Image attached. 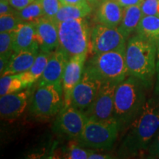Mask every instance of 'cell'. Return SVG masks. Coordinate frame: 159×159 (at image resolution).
I'll list each match as a JSON object with an SVG mask.
<instances>
[{"label": "cell", "instance_id": "cell-1", "mask_svg": "<svg viewBox=\"0 0 159 159\" xmlns=\"http://www.w3.org/2000/svg\"><path fill=\"white\" fill-rule=\"evenodd\" d=\"M159 130V98L148 99L142 112L131 122L119 149L125 156H136L148 150Z\"/></svg>", "mask_w": 159, "mask_h": 159}, {"label": "cell", "instance_id": "cell-2", "mask_svg": "<svg viewBox=\"0 0 159 159\" xmlns=\"http://www.w3.org/2000/svg\"><path fill=\"white\" fill-rule=\"evenodd\" d=\"M148 88L141 80L128 76L117 85L114 116L121 130L127 128L142 112L147 102Z\"/></svg>", "mask_w": 159, "mask_h": 159}, {"label": "cell", "instance_id": "cell-3", "mask_svg": "<svg viewBox=\"0 0 159 159\" xmlns=\"http://www.w3.org/2000/svg\"><path fill=\"white\" fill-rule=\"evenodd\" d=\"M157 52L158 47L140 35L129 39L125 52L128 76L137 77L150 89L156 75Z\"/></svg>", "mask_w": 159, "mask_h": 159}, {"label": "cell", "instance_id": "cell-4", "mask_svg": "<svg viewBox=\"0 0 159 159\" xmlns=\"http://www.w3.org/2000/svg\"><path fill=\"white\" fill-rule=\"evenodd\" d=\"M125 52L126 48H123L94 54L87 62L85 68L102 84L105 83H120L128 76Z\"/></svg>", "mask_w": 159, "mask_h": 159}, {"label": "cell", "instance_id": "cell-5", "mask_svg": "<svg viewBox=\"0 0 159 159\" xmlns=\"http://www.w3.org/2000/svg\"><path fill=\"white\" fill-rule=\"evenodd\" d=\"M59 48L69 59L88 53L91 48V31L84 18L69 19L57 23Z\"/></svg>", "mask_w": 159, "mask_h": 159}, {"label": "cell", "instance_id": "cell-6", "mask_svg": "<svg viewBox=\"0 0 159 159\" xmlns=\"http://www.w3.org/2000/svg\"><path fill=\"white\" fill-rule=\"evenodd\" d=\"M120 130V126L115 119L108 121L89 119L76 142L83 148L109 150L116 142Z\"/></svg>", "mask_w": 159, "mask_h": 159}, {"label": "cell", "instance_id": "cell-7", "mask_svg": "<svg viewBox=\"0 0 159 159\" xmlns=\"http://www.w3.org/2000/svg\"><path fill=\"white\" fill-rule=\"evenodd\" d=\"M64 105L62 85L38 84L30 98V112L41 119H49L58 114Z\"/></svg>", "mask_w": 159, "mask_h": 159}, {"label": "cell", "instance_id": "cell-8", "mask_svg": "<svg viewBox=\"0 0 159 159\" xmlns=\"http://www.w3.org/2000/svg\"><path fill=\"white\" fill-rule=\"evenodd\" d=\"M88 119L84 112L71 105L63 107L53 125V130L57 134L77 141Z\"/></svg>", "mask_w": 159, "mask_h": 159}, {"label": "cell", "instance_id": "cell-9", "mask_svg": "<svg viewBox=\"0 0 159 159\" xmlns=\"http://www.w3.org/2000/svg\"><path fill=\"white\" fill-rule=\"evenodd\" d=\"M126 40L118 27L98 24L91 30V49L94 55L126 48Z\"/></svg>", "mask_w": 159, "mask_h": 159}, {"label": "cell", "instance_id": "cell-10", "mask_svg": "<svg viewBox=\"0 0 159 159\" xmlns=\"http://www.w3.org/2000/svg\"><path fill=\"white\" fill-rule=\"evenodd\" d=\"M102 83L85 68L82 78L75 87L71 97V106L85 112L94 102Z\"/></svg>", "mask_w": 159, "mask_h": 159}, {"label": "cell", "instance_id": "cell-11", "mask_svg": "<svg viewBox=\"0 0 159 159\" xmlns=\"http://www.w3.org/2000/svg\"><path fill=\"white\" fill-rule=\"evenodd\" d=\"M119 83H105L99 89L98 94L85 114L89 119L99 121L114 119V98Z\"/></svg>", "mask_w": 159, "mask_h": 159}, {"label": "cell", "instance_id": "cell-12", "mask_svg": "<svg viewBox=\"0 0 159 159\" xmlns=\"http://www.w3.org/2000/svg\"><path fill=\"white\" fill-rule=\"evenodd\" d=\"M86 57L87 53L76 55L71 57L67 63L62 82L64 99L63 107L70 105L72 91L83 77Z\"/></svg>", "mask_w": 159, "mask_h": 159}, {"label": "cell", "instance_id": "cell-13", "mask_svg": "<svg viewBox=\"0 0 159 159\" xmlns=\"http://www.w3.org/2000/svg\"><path fill=\"white\" fill-rule=\"evenodd\" d=\"M35 22L40 50L52 52L58 49V26L54 19L43 16Z\"/></svg>", "mask_w": 159, "mask_h": 159}, {"label": "cell", "instance_id": "cell-14", "mask_svg": "<svg viewBox=\"0 0 159 159\" xmlns=\"http://www.w3.org/2000/svg\"><path fill=\"white\" fill-rule=\"evenodd\" d=\"M30 96V89L4 95L0 97V115L4 119H15L23 114Z\"/></svg>", "mask_w": 159, "mask_h": 159}, {"label": "cell", "instance_id": "cell-15", "mask_svg": "<svg viewBox=\"0 0 159 159\" xmlns=\"http://www.w3.org/2000/svg\"><path fill=\"white\" fill-rule=\"evenodd\" d=\"M69 60L66 55L60 48L52 52L42 76L39 79V84L62 85L63 75Z\"/></svg>", "mask_w": 159, "mask_h": 159}, {"label": "cell", "instance_id": "cell-16", "mask_svg": "<svg viewBox=\"0 0 159 159\" xmlns=\"http://www.w3.org/2000/svg\"><path fill=\"white\" fill-rule=\"evenodd\" d=\"M39 52L40 47L38 43H35L30 48L14 52L10 59L8 65L2 76L20 74L29 70L35 62Z\"/></svg>", "mask_w": 159, "mask_h": 159}, {"label": "cell", "instance_id": "cell-17", "mask_svg": "<svg viewBox=\"0 0 159 159\" xmlns=\"http://www.w3.org/2000/svg\"><path fill=\"white\" fill-rule=\"evenodd\" d=\"M122 16V7L117 0H104L97 12L98 23L109 27H118Z\"/></svg>", "mask_w": 159, "mask_h": 159}, {"label": "cell", "instance_id": "cell-18", "mask_svg": "<svg viewBox=\"0 0 159 159\" xmlns=\"http://www.w3.org/2000/svg\"><path fill=\"white\" fill-rule=\"evenodd\" d=\"M37 42L35 21H24L14 30L13 48L14 52L30 48Z\"/></svg>", "mask_w": 159, "mask_h": 159}, {"label": "cell", "instance_id": "cell-19", "mask_svg": "<svg viewBox=\"0 0 159 159\" xmlns=\"http://www.w3.org/2000/svg\"><path fill=\"white\" fill-rule=\"evenodd\" d=\"M52 52L40 50L39 54L35 59V62L29 70L20 73V77L22 81L24 88L31 86L38 80L42 76L44 69L48 63L49 58Z\"/></svg>", "mask_w": 159, "mask_h": 159}, {"label": "cell", "instance_id": "cell-20", "mask_svg": "<svg viewBox=\"0 0 159 159\" xmlns=\"http://www.w3.org/2000/svg\"><path fill=\"white\" fill-rule=\"evenodd\" d=\"M143 16L140 5L129 6L123 9L122 21L118 27L119 30L128 39V37L136 30L139 22Z\"/></svg>", "mask_w": 159, "mask_h": 159}, {"label": "cell", "instance_id": "cell-21", "mask_svg": "<svg viewBox=\"0 0 159 159\" xmlns=\"http://www.w3.org/2000/svg\"><path fill=\"white\" fill-rule=\"evenodd\" d=\"M137 35L159 47V16H144L136 29Z\"/></svg>", "mask_w": 159, "mask_h": 159}, {"label": "cell", "instance_id": "cell-22", "mask_svg": "<svg viewBox=\"0 0 159 159\" xmlns=\"http://www.w3.org/2000/svg\"><path fill=\"white\" fill-rule=\"evenodd\" d=\"M91 11V8L88 2L80 5H62L53 19L57 24L69 19H81L87 16Z\"/></svg>", "mask_w": 159, "mask_h": 159}, {"label": "cell", "instance_id": "cell-23", "mask_svg": "<svg viewBox=\"0 0 159 159\" xmlns=\"http://www.w3.org/2000/svg\"><path fill=\"white\" fill-rule=\"evenodd\" d=\"M24 85L20 74L1 76L0 79V97L22 90Z\"/></svg>", "mask_w": 159, "mask_h": 159}, {"label": "cell", "instance_id": "cell-24", "mask_svg": "<svg viewBox=\"0 0 159 159\" xmlns=\"http://www.w3.org/2000/svg\"><path fill=\"white\" fill-rule=\"evenodd\" d=\"M20 19L23 21H35L44 16V13L40 0H34L23 9L18 11Z\"/></svg>", "mask_w": 159, "mask_h": 159}, {"label": "cell", "instance_id": "cell-25", "mask_svg": "<svg viewBox=\"0 0 159 159\" xmlns=\"http://www.w3.org/2000/svg\"><path fill=\"white\" fill-rule=\"evenodd\" d=\"M14 30L11 32H2L0 33V57L11 59L14 53L13 48Z\"/></svg>", "mask_w": 159, "mask_h": 159}, {"label": "cell", "instance_id": "cell-26", "mask_svg": "<svg viewBox=\"0 0 159 159\" xmlns=\"http://www.w3.org/2000/svg\"><path fill=\"white\" fill-rule=\"evenodd\" d=\"M17 13L0 16V32L1 33L15 30L20 24L24 22L18 16Z\"/></svg>", "mask_w": 159, "mask_h": 159}, {"label": "cell", "instance_id": "cell-27", "mask_svg": "<svg viewBox=\"0 0 159 159\" xmlns=\"http://www.w3.org/2000/svg\"><path fill=\"white\" fill-rule=\"evenodd\" d=\"M91 151L92 150L85 149L75 141V143L69 145L66 158L69 159H88Z\"/></svg>", "mask_w": 159, "mask_h": 159}, {"label": "cell", "instance_id": "cell-28", "mask_svg": "<svg viewBox=\"0 0 159 159\" xmlns=\"http://www.w3.org/2000/svg\"><path fill=\"white\" fill-rule=\"evenodd\" d=\"M44 13V16L53 19L61 7L62 3L61 0H40Z\"/></svg>", "mask_w": 159, "mask_h": 159}, {"label": "cell", "instance_id": "cell-29", "mask_svg": "<svg viewBox=\"0 0 159 159\" xmlns=\"http://www.w3.org/2000/svg\"><path fill=\"white\" fill-rule=\"evenodd\" d=\"M159 0H143L141 9L144 16H158V5Z\"/></svg>", "mask_w": 159, "mask_h": 159}, {"label": "cell", "instance_id": "cell-30", "mask_svg": "<svg viewBox=\"0 0 159 159\" xmlns=\"http://www.w3.org/2000/svg\"><path fill=\"white\" fill-rule=\"evenodd\" d=\"M148 152L150 158H159V130L151 141Z\"/></svg>", "mask_w": 159, "mask_h": 159}, {"label": "cell", "instance_id": "cell-31", "mask_svg": "<svg viewBox=\"0 0 159 159\" xmlns=\"http://www.w3.org/2000/svg\"><path fill=\"white\" fill-rule=\"evenodd\" d=\"M17 10L12 6L9 2V0L0 2V16L10 14V13H17Z\"/></svg>", "mask_w": 159, "mask_h": 159}, {"label": "cell", "instance_id": "cell-32", "mask_svg": "<svg viewBox=\"0 0 159 159\" xmlns=\"http://www.w3.org/2000/svg\"><path fill=\"white\" fill-rule=\"evenodd\" d=\"M34 0H9V2L17 11L23 9Z\"/></svg>", "mask_w": 159, "mask_h": 159}, {"label": "cell", "instance_id": "cell-33", "mask_svg": "<svg viewBox=\"0 0 159 159\" xmlns=\"http://www.w3.org/2000/svg\"><path fill=\"white\" fill-rule=\"evenodd\" d=\"M156 85H155V95L159 98V47L158 48V52H157V61H156Z\"/></svg>", "mask_w": 159, "mask_h": 159}, {"label": "cell", "instance_id": "cell-34", "mask_svg": "<svg viewBox=\"0 0 159 159\" xmlns=\"http://www.w3.org/2000/svg\"><path fill=\"white\" fill-rule=\"evenodd\" d=\"M117 2L122 7H126L129 6L141 5L143 0H117Z\"/></svg>", "mask_w": 159, "mask_h": 159}, {"label": "cell", "instance_id": "cell-35", "mask_svg": "<svg viewBox=\"0 0 159 159\" xmlns=\"http://www.w3.org/2000/svg\"><path fill=\"white\" fill-rule=\"evenodd\" d=\"M106 158H113L111 155L105 153H99L95 152L94 151H91L89 159H106Z\"/></svg>", "mask_w": 159, "mask_h": 159}, {"label": "cell", "instance_id": "cell-36", "mask_svg": "<svg viewBox=\"0 0 159 159\" xmlns=\"http://www.w3.org/2000/svg\"><path fill=\"white\" fill-rule=\"evenodd\" d=\"M63 5H80L87 2V0H61Z\"/></svg>", "mask_w": 159, "mask_h": 159}, {"label": "cell", "instance_id": "cell-37", "mask_svg": "<svg viewBox=\"0 0 159 159\" xmlns=\"http://www.w3.org/2000/svg\"><path fill=\"white\" fill-rule=\"evenodd\" d=\"M158 16H159V3H158Z\"/></svg>", "mask_w": 159, "mask_h": 159}, {"label": "cell", "instance_id": "cell-38", "mask_svg": "<svg viewBox=\"0 0 159 159\" xmlns=\"http://www.w3.org/2000/svg\"><path fill=\"white\" fill-rule=\"evenodd\" d=\"M1 1H5V0H1Z\"/></svg>", "mask_w": 159, "mask_h": 159}, {"label": "cell", "instance_id": "cell-39", "mask_svg": "<svg viewBox=\"0 0 159 159\" xmlns=\"http://www.w3.org/2000/svg\"><path fill=\"white\" fill-rule=\"evenodd\" d=\"M91 1H93V0H91Z\"/></svg>", "mask_w": 159, "mask_h": 159}]
</instances>
